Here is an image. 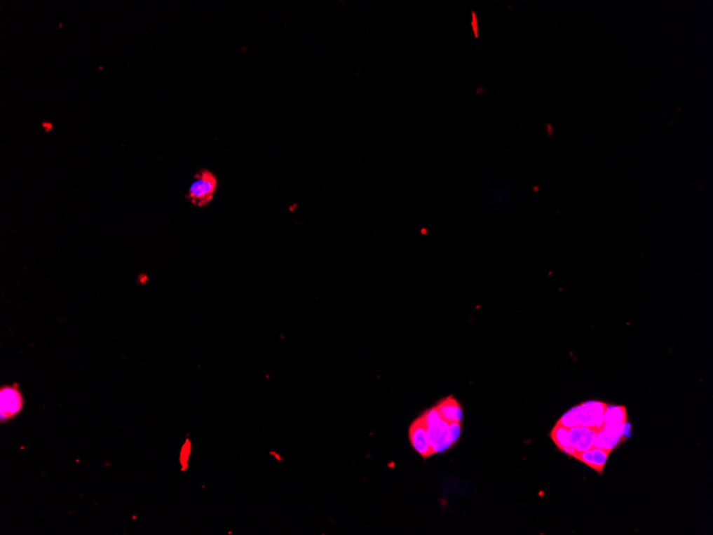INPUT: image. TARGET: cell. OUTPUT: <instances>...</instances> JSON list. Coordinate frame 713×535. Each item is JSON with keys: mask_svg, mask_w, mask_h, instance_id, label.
Segmentation results:
<instances>
[{"mask_svg": "<svg viewBox=\"0 0 713 535\" xmlns=\"http://www.w3.org/2000/svg\"><path fill=\"white\" fill-rule=\"evenodd\" d=\"M606 404L599 401H588L576 406L573 409L568 410L557 424L567 428L575 426H588V428L602 430L604 424V412Z\"/></svg>", "mask_w": 713, "mask_h": 535, "instance_id": "cell-1", "label": "cell"}, {"mask_svg": "<svg viewBox=\"0 0 713 535\" xmlns=\"http://www.w3.org/2000/svg\"><path fill=\"white\" fill-rule=\"evenodd\" d=\"M217 189L216 175L206 169H200L193 175V182L188 189L186 199L197 208H204L214 199Z\"/></svg>", "mask_w": 713, "mask_h": 535, "instance_id": "cell-2", "label": "cell"}, {"mask_svg": "<svg viewBox=\"0 0 713 535\" xmlns=\"http://www.w3.org/2000/svg\"><path fill=\"white\" fill-rule=\"evenodd\" d=\"M422 417L426 424L427 434L434 454L443 452L454 446L455 444L449 434V424L439 417L436 408H430L425 412Z\"/></svg>", "mask_w": 713, "mask_h": 535, "instance_id": "cell-3", "label": "cell"}, {"mask_svg": "<svg viewBox=\"0 0 713 535\" xmlns=\"http://www.w3.org/2000/svg\"><path fill=\"white\" fill-rule=\"evenodd\" d=\"M409 440L412 448L423 459H426L434 454L427 434V426L422 416L412 422L409 428Z\"/></svg>", "mask_w": 713, "mask_h": 535, "instance_id": "cell-4", "label": "cell"}, {"mask_svg": "<svg viewBox=\"0 0 713 535\" xmlns=\"http://www.w3.org/2000/svg\"><path fill=\"white\" fill-rule=\"evenodd\" d=\"M598 430L588 426H575L569 428V446L571 449V456L577 453L583 452L594 447L596 434Z\"/></svg>", "mask_w": 713, "mask_h": 535, "instance_id": "cell-5", "label": "cell"}, {"mask_svg": "<svg viewBox=\"0 0 713 535\" xmlns=\"http://www.w3.org/2000/svg\"><path fill=\"white\" fill-rule=\"evenodd\" d=\"M1 395V419H10L18 414L22 410V393L18 389V386H7L0 390Z\"/></svg>", "mask_w": 713, "mask_h": 535, "instance_id": "cell-6", "label": "cell"}, {"mask_svg": "<svg viewBox=\"0 0 713 535\" xmlns=\"http://www.w3.org/2000/svg\"><path fill=\"white\" fill-rule=\"evenodd\" d=\"M610 453V451L604 450V449L597 448V447H592L588 450L577 453L573 457L581 463H585L586 466L590 468L597 471L598 473H602Z\"/></svg>", "mask_w": 713, "mask_h": 535, "instance_id": "cell-7", "label": "cell"}, {"mask_svg": "<svg viewBox=\"0 0 713 535\" xmlns=\"http://www.w3.org/2000/svg\"><path fill=\"white\" fill-rule=\"evenodd\" d=\"M435 408L439 417L447 424H459L463 420V409L455 398L447 397L441 400Z\"/></svg>", "mask_w": 713, "mask_h": 535, "instance_id": "cell-8", "label": "cell"}, {"mask_svg": "<svg viewBox=\"0 0 713 535\" xmlns=\"http://www.w3.org/2000/svg\"><path fill=\"white\" fill-rule=\"evenodd\" d=\"M627 426V410L625 406H606L602 428L625 433Z\"/></svg>", "mask_w": 713, "mask_h": 535, "instance_id": "cell-9", "label": "cell"}, {"mask_svg": "<svg viewBox=\"0 0 713 535\" xmlns=\"http://www.w3.org/2000/svg\"><path fill=\"white\" fill-rule=\"evenodd\" d=\"M623 436H624V433L602 428L596 434L594 447L612 452L613 449L616 448L622 442L623 439H624Z\"/></svg>", "mask_w": 713, "mask_h": 535, "instance_id": "cell-10", "label": "cell"}, {"mask_svg": "<svg viewBox=\"0 0 713 535\" xmlns=\"http://www.w3.org/2000/svg\"><path fill=\"white\" fill-rule=\"evenodd\" d=\"M550 436L555 446L559 450L567 453L568 455L571 456V449H570L569 446V428H565L562 424H557V426L551 431Z\"/></svg>", "mask_w": 713, "mask_h": 535, "instance_id": "cell-11", "label": "cell"}]
</instances>
